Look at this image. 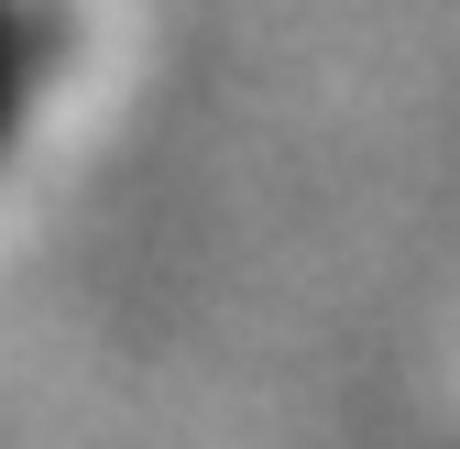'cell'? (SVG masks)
Masks as SVG:
<instances>
[{"mask_svg":"<svg viewBox=\"0 0 460 449\" xmlns=\"http://www.w3.org/2000/svg\"><path fill=\"white\" fill-rule=\"evenodd\" d=\"M12 88H22V33L0 22V110H12Z\"/></svg>","mask_w":460,"mask_h":449,"instance_id":"obj_1","label":"cell"}]
</instances>
